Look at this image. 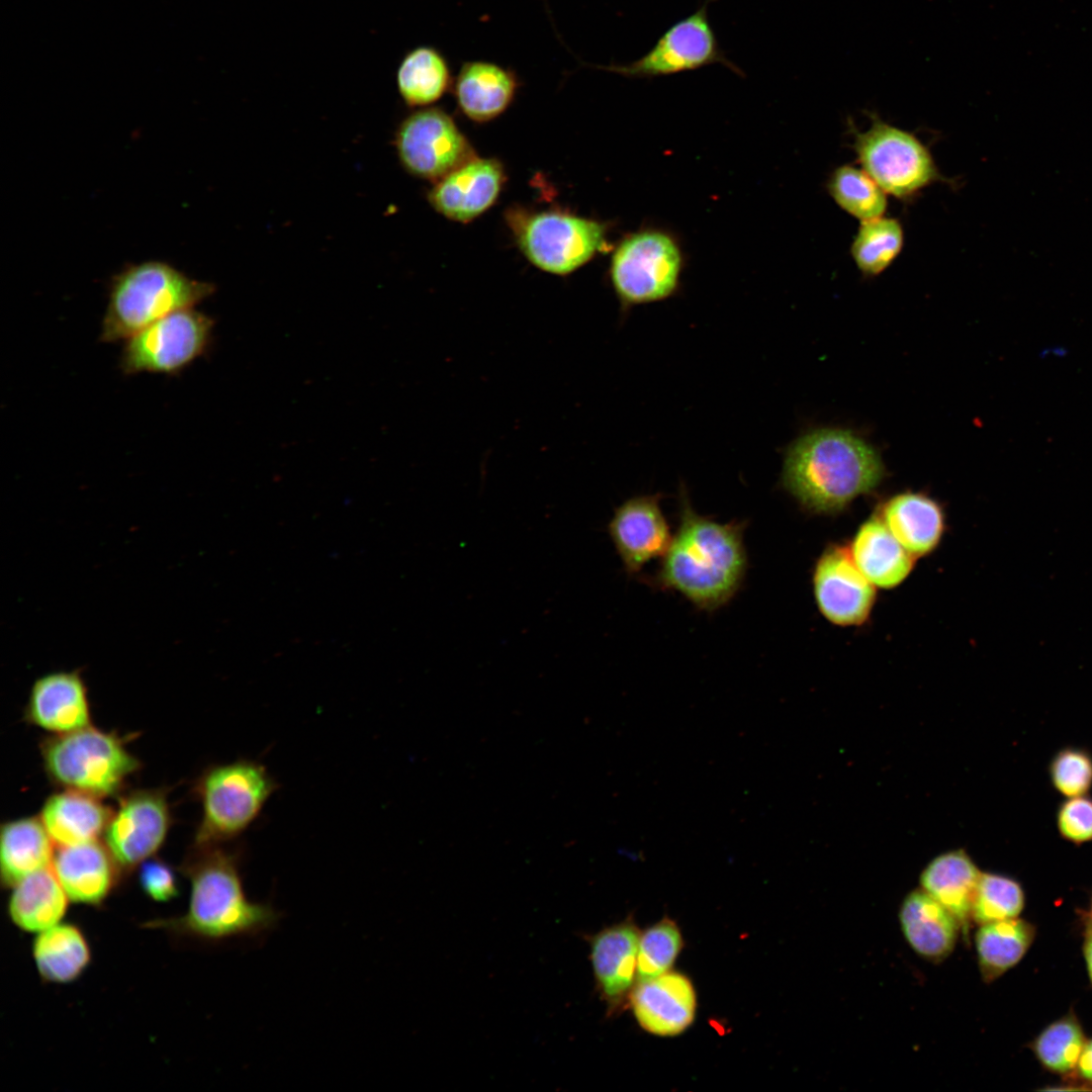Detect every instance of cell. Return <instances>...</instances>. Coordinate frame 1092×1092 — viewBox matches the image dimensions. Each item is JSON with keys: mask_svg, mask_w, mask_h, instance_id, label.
Instances as JSON below:
<instances>
[{"mask_svg": "<svg viewBox=\"0 0 1092 1092\" xmlns=\"http://www.w3.org/2000/svg\"><path fill=\"white\" fill-rule=\"evenodd\" d=\"M504 181L498 161L474 157L437 180L429 202L450 219L469 221L494 203Z\"/></svg>", "mask_w": 1092, "mask_h": 1092, "instance_id": "2e32d148", "label": "cell"}, {"mask_svg": "<svg viewBox=\"0 0 1092 1092\" xmlns=\"http://www.w3.org/2000/svg\"><path fill=\"white\" fill-rule=\"evenodd\" d=\"M214 289L166 262L129 265L111 279L100 340L125 341L172 312L195 306Z\"/></svg>", "mask_w": 1092, "mask_h": 1092, "instance_id": "277c9868", "label": "cell"}, {"mask_svg": "<svg viewBox=\"0 0 1092 1092\" xmlns=\"http://www.w3.org/2000/svg\"><path fill=\"white\" fill-rule=\"evenodd\" d=\"M631 1006L638 1023L646 1031L672 1036L681 1033L693 1022L696 992L685 975L666 972L637 981L631 994Z\"/></svg>", "mask_w": 1092, "mask_h": 1092, "instance_id": "e0dca14e", "label": "cell"}, {"mask_svg": "<svg viewBox=\"0 0 1092 1092\" xmlns=\"http://www.w3.org/2000/svg\"><path fill=\"white\" fill-rule=\"evenodd\" d=\"M712 1L706 0L692 14L669 26L639 59L606 69L628 78L651 79L721 65L743 75L721 48L710 22L708 5Z\"/></svg>", "mask_w": 1092, "mask_h": 1092, "instance_id": "30bf717a", "label": "cell"}, {"mask_svg": "<svg viewBox=\"0 0 1092 1092\" xmlns=\"http://www.w3.org/2000/svg\"><path fill=\"white\" fill-rule=\"evenodd\" d=\"M1024 906L1023 890L1007 876L981 873L972 904L977 924L1017 918Z\"/></svg>", "mask_w": 1092, "mask_h": 1092, "instance_id": "836d02e7", "label": "cell"}, {"mask_svg": "<svg viewBox=\"0 0 1092 1092\" xmlns=\"http://www.w3.org/2000/svg\"><path fill=\"white\" fill-rule=\"evenodd\" d=\"M452 83L447 59L436 48L420 46L408 51L396 70L397 91L411 107L438 101Z\"/></svg>", "mask_w": 1092, "mask_h": 1092, "instance_id": "f546056e", "label": "cell"}, {"mask_svg": "<svg viewBox=\"0 0 1092 1092\" xmlns=\"http://www.w3.org/2000/svg\"><path fill=\"white\" fill-rule=\"evenodd\" d=\"M507 219L521 251L543 271L567 275L606 246L598 221L559 211H508Z\"/></svg>", "mask_w": 1092, "mask_h": 1092, "instance_id": "52a82bcc", "label": "cell"}, {"mask_svg": "<svg viewBox=\"0 0 1092 1092\" xmlns=\"http://www.w3.org/2000/svg\"><path fill=\"white\" fill-rule=\"evenodd\" d=\"M518 77L510 68L474 60L464 62L453 81L459 109L471 120L483 122L502 114L513 102Z\"/></svg>", "mask_w": 1092, "mask_h": 1092, "instance_id": "603a6c76", "label": "cell"}, {"mask_svg": "<svg viewBox=\"0 0 1092 1092\" xmlns=\"http://www.w3.org/2000/svg\"><path fill=\"white\" fill-rule=\"evenodd\" d=\"M52 869L69 899L89 906L101 905L121 876L106 845L97 840L59 846Z\"/></svg>", "mask_w": 1092, "mask_h": 1092, "instance_id": "d6986e66", "label": "cell"}, {"mask_svg": "<svg viewBox=\"0 0 1092 1092\" xmlns=\"http://www.w3.org/2000/svg\"><path fill=\"white\" fill-rule=\"evenodd\" d=\"M11 888L8 914L19 929L39 933L62 922L70 899L52 866L28 875Z\"/></svg>", "mask_w": 1092, "mask_h": 1092, "instance_id": "4316f807", "label": "cell"}, {"mask_svg": "<svg viewBox=\"0 0 1092 1092\" xmlns=\"http://www.w3.org/2000/svg\"><path fill=\"white\" fill-rule=\"evenodd\" d=\"M40 752L53 783L98 798L119 793L126 779L140 768V761L119 735L91 725L44 739Z\"/></svg>", "mask_w": 1092, "mask_h": 1092, "instance_id": "5b68a950", "label": "cell"}, {"mask_svg": "<svg viewBox=\"0 0 1092 1092\" xmlns=\"http://www.w3.org/2000/svg\"><path fill=\"white\" fill-rule=\"evenodd\" d=\"M394 146L404 170L435 181L475 157L454 120L436 107L404 117L396 129Z\"/></svg>", "mask_w": 1092, "mask_h": 1092, "instance_id": "7c38bea8", "label": "cell"}, {"mask_svg": "<svg viewBox=\"0 0 1092 1092\" xmlns=\"http://www.w3.org/2000/svg\"><path fill=\"white\" fill-rule=\"evenodd\" d=\"M32 958L42 980L67 984L78 979L91 962V949L75 924L59 923L37 933Z\"/></svg>", "mask_w": 1092, "mask_h": 1092, "instance_id": "f1b7e54d", "label": "cell"}, {"mask_svg": "<svg viewBox=\"0 0 1092 1092\" xmlns=\"http://www.w3.org/2000/svg\"><path fill=\"white\" fill-rule=\"evenodd\" d=\"M827 190L843 211L860 221L883 216L886 212L887 193L862 168L837 167L827 181Z\"/></svg>", "mask_w": 1092, "mask_h": 1092, "instance_id": "d6a6232c", "label": "cell"}, {"mask_svg": "<svg viewBox=\"0 0 1092 1092\" xmlns=\"http://www.w3.org/2000/svg\"><path fill=\"white\" fill-rule=\"evenodd\" d=\"M639 937L635 924L624 921L589 939L596 982L611 1007L616 1008L623 1001L637 979Z\"/></svg>", "mask_w": 1092, "mask_h": 1092, "instance_id": "7402d4cb", "label": "cell"}, {"mask_svg": "<svg viewBox=\"0 0 1092 1092\" xmlns=\"http://www.w3.org/2000/svg\"><path fill=\"white\" fill-rule=\"evenodd\" d=\"M876 513L915 558L934 551L944 534L945 514L942 507L922 492L897 493L881 504Z\"/></svg>", "mask_w": 1092, "mask_h": 1092, "instance_id": "44dd1931", "label": "cell"}, {"mask_svg": "<svg viewBox=\"0 0 1092 1092\" xmlns=\"http://www.w3.org/2000/svg\"><path fill=\"white\" fill-rule=\"evenodd\" d=\"M139 867L140 885L149 898L169 902L179 895L177 876L167 862L152 856Z\"/></svg>", "mask_w": 1092, "mask_h": 1092, "instance_id": "f35d334b", "label": "cell"}, {"mask_svg": "<svg viewBox=\"0 0 1092 1092\" xmlns=\"http://www.w3.org/2000/svg\"><path fill=\"white\" fill-rule=\"evenodd\" d=\"M682 940L677 925L663 919L646 929L639 937L637 981L662 975L670 969Z\"/></svg>", "mask_w": 1092, "mask_h": 1092, "instance_id": "d590c367", "label": "cell"}, {"mask_svg": "<svg viewBox=\"0 0 1092 1092\" xmlns=\"http://www.w3.org/2000/svg\"><path fill=\"white\" fill-rule=\"evenodd\" d=\"M54 844L40 818L24 817L3 823L0 831L2 884L11 888L28 875L51 867Z\"/></svg>", "mask_w": 1092, "mask_h": 1092, "instance_id": "83f0119b", "label": "cell"}, {"mask_svg": "<svg viewBox=\"0 0 1092 1092\" xmlns=\"http://www.w3.org/2000/svg\"><path fill=\"white\" fill-rule=\"evenodd\" d=\"M170 824V807L162 789L135 790L120 799L104 831V844L121 874L155 855Z\"/></svg>", "mask_w": 1092, "mask_h": 1092, "instance_id": "4fadbf2b", "label": "cell"}, {"mask_svg": "<svg viewBox=\"0 0 1092 1092\" xmlns=\"http://www.w3.org/2000/svg\"><path fill=\"white\" fill-rule=\"evenodd\" d=\"M1078 1021L1066 1016L1050 1024L1037 1036L1034 1052L1039 1062L1056 1073L1075 1069L1085 1044Z\"/></svg>", "mask_w": 1092, "mask_h": 1092, "instance_id": "e575fe53", "label": "cell"}, {"mask_svg": "<svg viewBox=\"0 0 1092 1092\" xmlns=\"http://www.w3.org/2000/svg\"><path fill=\"white\" fill-rule=\"evenodd\" d=\"M812 584L817 608L830 623L859 626L871 616L876 586L858 569L849 547H826L814 565Z\"/></svg>", "mask_w": 1092, "mask_h": 1092, "instance_id": "5bb4252c", "label": "cell"}, {"mask_svg": "<svg viewBox=\"0 0 1092 1092\" xmlns=\"http://www.w3.org/2000/svg\"><path fill=\"white\" fill-rule=\"evenodd\" d=\"M849 550L858 569L876 587L898 586L914 567L915 557L898 542L877 513L858 527Z\"/></svg>", "mask_w": 1092, "mask_h": 1092, "instance_id": "cb8c5ba5", "label": "cell"}, {"mask_svg": "<svg viewBox=\"0 0 1092 1092\" xmlns=\"http://www.w3.org/2000/svg\"><path fill=\"white\" fill-rule=\"evenodd\" d=\"M898 917L907 943L922 959L940 963L953 951L962 930L961 924L922 889L906 895Z\"/></svg>", "mask_w": 1092, "mask_h": 1092, "instance_id": "ffe728a7", "label": "cell"}, {"mask_svg": "<svg viewBox=\"0 0 1092 1092\" xmlns=\"http://www.w3.org/2000/svg\"><path fill=\"white\" fill-rule=\"evenodd\" d=\"M660 494L637 495L617 507L608 532L628 575L662 557L672 540L660 508Z\"/></svg>", "mask_w": 1092, "mask_h": 1092, "instance_id": "9a60e30c", "label": "cell"}, {"mask_svg": "<svg viewBox=\"0 0 1092 1092\" xmlns=\"http://www.w3.org/2000/svg\"><path fill=\"white\" fill-rule=\"evenodd\" d=\"M980 870L963 849L943 852L922 870L920 889L946 908L966 932Z\"/></svg>", "mask_w": 1092, "mask_h": 1092, "instance_id": "484cf974", "label": "cell"}, {"mask_svg": "<svg viewBox=\"0 0 1092 1092\" xmlns=\"http://www.w3.org/2000/svg\"><path fill=\"white\" fill-rule=\"evenodd\" d=\"M214 322L201 311L172 312L125 340L120 368L125 374H176L206 350Z\"/></svg>", "mask_w": 1092, "mask_h": 1092, "instance_id": "9c48e42d", "label": "cell"}, {"mask_svg": "<svg viewBox=\"0 0 1092 1092\" xmlns=\"http://www.w3.org/2000/svg\"><path fill=\"white\" fill-rule=\"evenodd\" d=\"M680 252L666 234L645 231L626 238L616 249L610 268L613 287L627 307L670 296L678 285Z\"/></svg>", "mask_w": 1092, "mask_h": 1092, "instance_id": "8fae6325", "label": "cell"}, {"mask_svg": "<svg viewBox=\"0 0 1092 1092\" xmlns=\"http://www.w3.org/2000/svg\"><path fill=\"white\" fill-rule=\"evenodd\" d=\"M903 245L901 222L883 215L860 221L850 246V255L862 274L877 276L892 265Z\"/></svg>", "mask_w": 1092, "mask_h": 1092, "instance_id": "1f68e13d", "label": "cell"}, {"mask_svg": "<svg viewBox=\"0 0 1092 1092\" xmlns=\"http://www.w3.org/2000/svg\"><path fill=\"white\" fill-rule=\"evenodd\" d=\"M24 712L27 722L56 734L91 725L88 691L81 672L54 671L38 677Z\"/></svg>", "mask_w": 1092, "mask_h": 1092, "instance_id": "ac0fdd59", "label": "cell"}, {"mask_svg": "<svg viewBox=\"0 0 1092 1092\" xmlns=\"http://www.w3.org/2000/svg\"><path fill=\"white\" fill-rule=\"evenodd\" d=\"M1055 790L1066 798L1086 796L1092 789V754L1084 748L1059 750L1049 766Z\"/></svg>", "mask_w": 1092, "mask_h": 1092, "instance_id": "8d00e7d4", "label": "cell"}, {"mask_svg": "<svg viewBox=\"0 0 1092 1092\" xmlns=\"http://www.w3.org/2000/svg\"><path fill=\"white\" fill-rule=\"evenodd\" d=\"M1076 1067L1082 1078L1092 1082V1039L1085 1042Z\"/></svg>", "mask_w": 1092, "mask_h": 1092, "instance_id": "ab89813d", "label": "cell"}, {"mask_svg": "<svg viewBox=\"0 0 1092 1092\" xmlns=\"http://www.w3.org/2000/svg\"><path fill=\"white\" fill-rule=\"evenodd\" d=\"M1084 949L1088 972L1092 981V931H1090L1086 937Z\"/></svg>", "mask_w": 1092, "mask_h": 1092, "instance_id": "60d3db41", "label": "cell"}, {"mask_svg": "<svg viewBox=\"0 0 1092 1092\" xmlns=\"http://www.w3.org/2000/svg\"><path fill=\"white\" fill-rule=\"evenodd\" d=\"M679 522L657 571L643 580L660 590L682 595L696 608L712 612L726 605L742 585L747 569L745 522L719 523L695 512L685 487Z\"/></svg>", "mask_w": 1092, "mask_h": 1092, "instance_id": "6da1fadb", "label": "cell"}, {"mask_svg": "<svg viewBox=\"0 0 1092 1092\" xmlns=\"http://www.w3.org/2000/svg\"><path fill=\"white\" fill-rule=\"evenodd\" d=\"M276 789L273 777L255 760L239 759L206 768L195 785L202 816L194 845H217L241 835Z\"/></svg>", "mask_w": 1092, "mask_h": 1092, "instance_id": "8992f818", "label": "cell"}, {"mask_svg": "<svg viewBox=\"0 0 1092 1092\" xmlns=\"http://www.w3.org/2000/svg\"><path fill=\"white\" fill-rule=\"evenodd\" d=\"M1057 828L1063 839L1074 844L1092 841V798H1067L1057 812Z\"/></svg>", "mask_w": 1092, "mask_h": 1092, "instance_id": "74e56055", "label": "cell"}, {"mask_svg": "<svg viewBox=\"0 0 1092 1092\" xmlns=\"http://www.w3.org/2000/svg\"><path fill=\"white\" fill-rule=\"evenodd\" d=\"M112 813L100 798L66 790L48 798L39 818L59 847L97 840L104 834Z\"/></svg>", "mask_w": 1092, "mask_h": 1092, "instance_id": "d4e9b609", "label": "cell"}, {"mask_svg": "<svg viewBox=\"0 0 1092 1092\" xmlns=\"http://www.w3.org/2000/svg\"><path fill=\"white\" fill-rule=\"evenodd\" d=\"M885 476L876 449L851 431H810L787 449L782 485L809 513L833 515L873 492Z\"/></svg>", "mask_w": 1092, "mask_h": 1092, "instance_id": "3957f363", "label": "cell"}, {"mask_svg": "<svg viewBox=\"0 0 1092 1092\" xmlns=\"http://www.w3.org/2000/svg\"><path fill=\"white\" fill-rule=\"evenodd\" d=\"M853 149L861 168L887 193L907 199L942 179L929 149L912 132L873 117L855 131Z\"/></svg>", "mask_w": 1092, "mask_h": 1092, "instance_id": "ba28073f", "label": "cell"}, {"mask_svg": "<svg viewBox=\"0 0 1092 1092\" xmlns=\"http://www.w3.org/2000/svg\"><path fill=\"white\" fill-rule=\"evenodd\" d=\"M242 854L217 845H194L181 871L190 883L188 906L180 916L155 919L145 927L207 942L255 938L281 918L272 905L249 900L241 875Z\"/></svg>", "mask_w": 1092, "mask_h": 1092, "instance_id": "7a4b0ae2", "label": "cell"}, {"mask_svg": "<svg viewBox=\"0 0 1092 1092\" xmlns=\"http://www.w3.org/2000/svg\"><path fill=\"white\" fill-rule=\"evenodd\" d=\"M1033 938V926L1018 918L980 925L975 934V947L982 979L990 983L1014 967Z\"/></svg>", "mask_w": 1092, "mask_h": 1092, "instance_id": "4dcf8cb0", "label": "cell"}]
</instances>
